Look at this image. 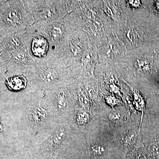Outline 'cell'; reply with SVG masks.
I'll list each match as a JSON object with an SVG mask.
<instances>
[{"label":"cell","instance_id":"6da1fadb","mask_svg":"<svg viewBox=\"0 0 159 159\" xmlns=\"http://www.w3.org/2000/svg\"><path fill=\"white\" fill-rule=\"evenodd\" d=\"M1 38L27 31L34 23L27 1H1Z\"/></svg>","mask_w":159,"mask_h":159},{"label":"cell","instance_id":"7a4b0ae2","mask_svg":"<svg viewBox=\"0 0 159 159\" xmlns=\"http://www.w3.org/2000/svg\"><path fill=\"white\" fill-rule=\"evenodd\" d=\"M34 23L63 19L71 11L72 1H27Z\"/></svg>","mask_w":159,"mask_h":159},{"label":"cell","instance_id":"3957f363","mask_svg":"<svg viewBox=\"0 0 159 159\" xmlns=\"http://www.w3.org/2000/svg\"><path fill=\"white\" fill-rule=\"evenodd\" d=\"M71 73L70 69L56 56L36 63L27 74L33 75L39 82L46 85L56 83Z\"/></svg>","mask_w":159,"mask_h":159},{"label":"cell","instance_id":"277c9868","mask_svg":"<svg viewBox=\"0 0 159 159\" xmlns=\"http://www.w3.org/2000/svg\"><path fill=\"white\" fill-rule=\"evenodd\" d=\"M0 58L1 71L4 70L9 74H26L36 64L26 45L11 54Z\"/></svg>","mask_w":159,"mask_h":159},{"label":"cell","instance_id":"5b68a950","mask_svg":"<svg viewBox=\"0 0 159 159\" xmlns=\"http://www.w3.org/2000/svg\"><path fill=\"white\" fill-rule=\"evenodd\" d=\"M27 33L26 45L35 62L50 59L56 56V52L48 39L29 29Z\"/></svg>","mask_w":159,"mask_h":159},{"label":"cell","instance_id":"8992f818","mask_svg":"<svg viewBox=\"0 0 159 159\" xmlns=\"http://www.w3.org/2000/svg\"><path fill=\"white\" fill-rule=\"evenodd\" d=\"M6 87L10 91L18 92L24 89L27 84V80L22 75H14L6 78Z\"/></svg>","mask_w":159,"mask_h":159},{"label":"cell","instance_id":"52a82bcc","mask_svg":"<svg viewBox=\"0 0 159 159\" xmlns=\"http://www.w3.org/2000/svg\"><path fill=\"white\" fill-rule=\"evenodd\" d=\"M89 155L94 158L100 157L106 153V148L104 146L98 144H92L88 147Z\"/></svg>","mask_w":159,"mask_h":159},{"label":"cell","instance_id":"ba28073f","mask_svg":"<svg viewBox=\"0 0 159 159\" xmlns=\"http://www.w3.org/2000/svg\"><path fill=\"white\" fill-rule=\"evenodd\" d=\"M56 99L58 108L61 110L65 108L66 106L67 98L65 93L63 91L61 90L56 93Z\"/></svg>","mask_w":159,"mask_h":159},{"label":"cell","instance_id":"9c48e42d","mask_svg":"<svg viewBox=\"0 0 159 159\" xmlns=\"http://www.w3.org/2000/svg\"><path fill=\"white\" fill-rule=\"evenodd\" d=\"M31 117L35 122H40L46 117L45 112L43 109L39 108L32 111Z\"/></svg>","mask_w":159,"mask_h":159},{"label":"cell","instance_id":"30bf717a","mask_svg":"<svg viewBox=\"0 0 159 159\" xmlns=\"http://www.w3.org/2000/svg\"><path fill=\"white\" fill-rule=\"evenodd\" d=\"M66 137V132L64 129L60 128L57 129L54 133L53 137V141L54 144H59L62 142Z\"/></svg>","mask_w":159,"mask_h":159},{"label":"cell","instance_id":"8fae6325","mask_svg":"<svg viewBox=\"0 0 159 159\" xmlns=\"http://www.w3.org/2000/svg\"><path fill=\"white\" fill-rule=\"evenodd\" d=\"M76 120L78 124L84 125L89 122V114L85 112H80L77 114Z\"/></svg>","mask_w":159,"mask_h":159},{"label":"cell","instance_id":"7c38bea8","mask_svg":"<svg viewBox=\"0 0 159 159\" xmlns=\"http://www.w3.org/2000/svg\"><path fill=\"white\" fill-rule=\"evenodd\" d=\"M109 115V118L111 121H117L120 119V115L116 112L112 111Z\"/></svg>","mask_w":159,"mask_h":159},{"label":"cell","instance_id":"4fadbf2b","mask_svg":"<svg viewBox=\"0 0 159 159\" xmlns=\"http://www.w3.org/2000/svg\"><path fill=\"white\" fill-rule=\"evenodd\" d=\"M129 4L134 7H137L140 5V1H129L128 2Z\"/></svg>","mask_w":159,"mask_h":159},{"label":"cell","instance_id":"5bb4252c","mask_svg":"<svg viewBox=\"0 0 159 159\" xmlns=\"http://www.w3.org/2000/svg\"><path fill=\"white\" fill-rule=\"evenodd\" d=\"M156 7L158 11H159V1H157V2Z\"/></svg>","mask_w":159,"mask_h":159}]
</instances>
